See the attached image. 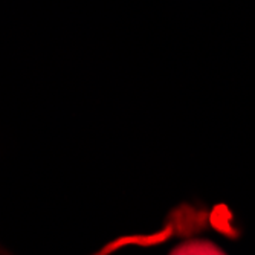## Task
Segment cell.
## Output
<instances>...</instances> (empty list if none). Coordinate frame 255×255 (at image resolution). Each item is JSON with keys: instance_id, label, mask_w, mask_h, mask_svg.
Returning a JSON list of instances; mask_svg holds the SVG:
<instances>
[{"instance_id": "7a4b0ae2", "label": "cell", "mask_w": 255, "mask_h": 255, "mask_svg": "<svg viewBox=\"0 0 255 255\" xmlns=\"http://www.w3.org/2000/svg\"><path fill=\"white\" fill-rule=\"evenodd\" d=\"M170 255H194V254H193V251H191L190 243H188V242H185V243H182L180 246L174 248V249L170 252Z\"/></svg>"}, {"instance_id": "6da1fadb", "label": "cell", "mask_w": 255, "mask_h": 255, "mask_svg": "<svg viewBox=\"0 0 255 255\" xmlns=\"http://www.w3.org/2000/svg\"><path fill=\"white\" fill-rule=\"evenodd\" d=\"M191 251L194 255H226L219 246L206 240H190Z\"/></svg>"}]
</instances>
